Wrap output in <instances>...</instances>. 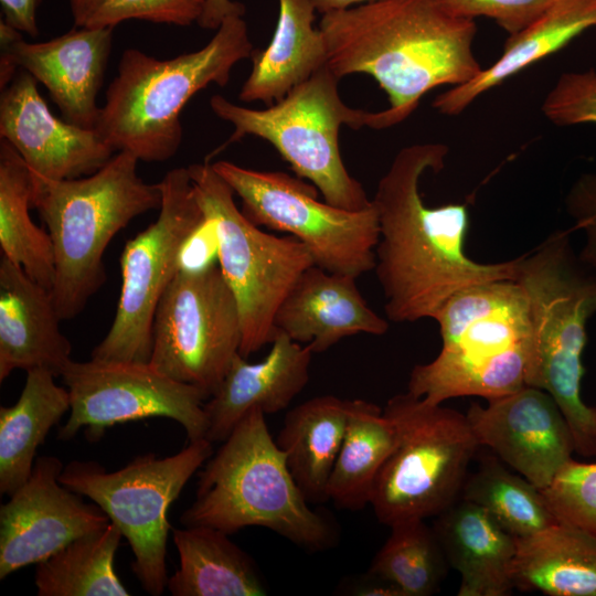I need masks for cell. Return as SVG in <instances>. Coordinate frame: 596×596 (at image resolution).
<instances>
[{
	"instance_id": "d4e9b609",
	"label": "cell",
	"mask_w": 596,
	"mask_h": 596,
	"mask_svg": "<svg viewBox=\"0 0 596 596\" xmlns=\"http://www.w3.org/2000/svg\"><path fill=\"white\" fill-rule=\"evenodd\" d=\"M274 36L264 51H253V67L243 83L242 102L260 100L270 106L327 66L323 34L315 26L311 0H278Z\"/></svg>"
},
{
	"instance_id": "74e56055",
	"label": "cell",
	"mask_w": 596,
	"mask_h": 596,
	"mask_svg": "<svg viewBox=\"0 0 596 596\" xmlns=\"http://www.w3.org/2000/svg\"><path fill=\"white\" fill-rule=\"evenodd\" d=\"M454 17L473 20L492 19L510 35L535 21L552 0H435Z\"/></svg>"
},
{
	"instance_id": "ffe728a7",
	"label": "cell",
	"mask_w": 596,
	"mask_h": 596,
	"mask_svg": "<svg viewBox=\"0 0 596 596\" xmlns=\"http://www.w3.org/2000/svg\"><path fill=\"white\" fill-rule=\"evenodd\" d=\"M309 345L277 330L268 354L249 363L237 353L217 390L205 401V438L223 441L252 408L274 414L289 406L309 380Z\"/></svg>"
},
{
	"instance_id": "f35d334b",
	"label": "cell",
	"mask_w": 596,
	"mask_h": 596,
	"mask_svg": "<svg viewBox=\"0 0 596 596\" xmlns=\"http://www.w3.org/2000/svg\"><path fill=\"white\" fill-rule=\"evenodd\" d=\"M565 204L575 228L585 235V245L578 256L596 268V173L582 174L567 193Z\"/></svg>"
},
{
	"instance_id": "1f68e13d",
	"label": "cell",
	"mask_w": 596,
	"mask_h": 596,
	"mask_svg": "<svg viewBox=\"0 0 596 596\" xmlns=\"http://www.w3.org/2000/svg\"><path fill=\"white\" fill-rule=\"evenodd\" d=\"M123 534L111 521L38 563L39 596H127L114 560Z\"/></svg>"
},
{
	"instance_id": "603a6c76",
	"label": "cell",
	"mask_w": 596,
	"mask_h": 596,
	"mask_svg": "<svg viewBox=\"0 0 596 596\" xmlns=\"http://www.w3.org/2000/svg\"><path fill=\"white\" fill-rule=\"evenodd\" d=\"M433 530L450 567L461 576L458 596H507L512 593L515 538L481 507L458 499L436 517Z\"/></svg>"
},
{
	"instance_id": "7bdbcfd3",
	"label": "cell",
	"mask_w": 596,
	"mask_h": 596,
	"mask_svg": "<svg viewBox=\"0 0 596 596\" xmlns=\"http://www.w3.org/2000/svg\"><path fill=\"white\" fill-rule=\"evenodd\" d=\"M352 592L354 595L362 596H403L396 586L369 573Z\"/></svg>"
},
{
	"instance_id": "60d3db41",
	"label": "cell",
	"mask_w": 596,
	"mask_h": 596,
	"mask_svg": "<svg viewBox=\"0 0 596 596\" xmlns=\"http://www.w3.org/2000/svg\"><path fill=\"white\" fill-rule=\"evenodd\" d=\"M4 22L31 36L39 34L36 10L41 0H0Z\"/></svg>"
},
{
	"instance_id": "44dd1931",
	"label": "cell",
	"mask_w": 596,
	"mask_h": 596,
	"mask_svg": "<svg viewBox=\"0 0 596 596\" xmlns=\"http://www.w3.org/2000/svg\"><path fill=\"white\" fill-rule=\"evenodd\" d=\"M350 275L311 265L296 279L275 315V327L321 353L341 339L387 332V321L369 306Z\"/></svg>"
},
{
	"instance_id": "7402d4cb",
	"label": "cell",
	"mask_w": 596,
	"mask_h": 596,
	"mask_svg": "<svg viewBox=\"0 0 596 596\" xmlns=\"http://www.w3.org/2000/svg\"><path fill=\"white\" fill-rule=\"evenodd\" d=\"M52 291L21 267L0 259V382L14 370L45 369L61 376L72 361Z\"/></svg>"
},
{
	"instance_id": "836d02e7",
	"label": "cell",
	"mask_w": 596,
	"mask_h": 596,
	"mask_svg": "<svg viewBox=\"0 0 596 596\" xmlns=\"http://www.w3.org/2000/svg\"><path fill=\"white\" fill-rule=\"evenodd\" d=\"M448 567L433 528L424 519H409L391 525L368 573L390 582L403 596H430L438 592Z\"/></svg>"
},
{
	"instance_id": "4316f807",
	"label": "cell",
	"mask_w": 596,
	"mask_h": 596,
	"mask_svg": "<svg viewBox=\"0 0 596 596\" xmlns=\"http://www.w3.org/2000/svg\"><path fill=\"white\" fill-rule=\"evenodd\" d=\"M179 567L168 578L173 596H263L267 594L252 557L227 533L211 526L173 529Z\"/></svg>"
},
{
	"instance_id": "7a4b0ae2",
	"label": "cell",
	"mask_w": 596,
	"mask_h": 596,
	"mask_svg": "<svg viewBox=\"0 0 596 596\" xmlns=\"http://www.w3.org/2000/svg\"><path fill=\"white\" fill-rule=\"evenodd\" d=\"M328 67L363 73L387 94L382 128L405 120L435 87L461 85L483 68L473 53L477 25L435 0H375L322 14Z\"/></svg>"
},
{
	"instance_id": "30bf717a",
	"label": "cell",
	"mask_w": 596,
	"mask_h": 596,
	"mask_svg": "<svg viewBox=\"0 0 596 596\" xmlns=\"http://www.w3.org/2000/svg\"><path fill=\"white\" fill-rule=\"evenodd\" d=\"M212 444L206 438L190 440L172 456L146 454L110 472L93 460H72L58 477L62 485L89 498L118 526L134 553L131 568L152 596L163 593L169 578L168 509L212 456Z\"/></svg>"
},
{
	"instance_id": "b9f144b4",
	"label": "cell",
	"mask_w": 596,
	"mask_h": 596,
	"mask_svg": "<svg viewBox=\"0 0 596 596\" xmlns=\"http://www.w3.org/2000/svg\"><path fill=\"white\" fill-rule=\"evenodd\" d=\"M245 6L233 0H205L204 9L198 20L203 29L216 30L230 15H244Z\"/></svg>"
},
{
	"instance_id": "8d00e7d4",
	"label": "cell",
	"mask_w": 596,
	"mask_h": 596,
	"mask_svg": "<svg viewBox=\"0 0 596 596\" xmlns=\"http://www.w3.org/2000/svg\"><path fill=\"white\" fill-rule=\"evenodd\" d=\"M542 111L557 126L596 124V71L563 73L544 98Z\"/></svg>"
},
{
	"instance_id": "83f0119b",
	"label": "cell",
	"mask_w": 596,
	"mask_h": 596,
	"mask_svg": "<svg viewBox=\"0 0 596 596\" xmlns=\"http://www.w3.org/2000/svg\"><path fill=\"white\" fill-rule=\"evenodd\" d=\"M45 369L26 371L18 401L0 407V492L12 494L30 477L36 449L71 408L70 393Z\"/></svg>"
},
{
	"instance_id": "277c9868",
	"label": "cell",
	"mask_w": 596,
	"mask_h": 596,
	"mask_svg": "<svg viewBox=\"0 0 596 596\" xmlns=\"http://www.w3.org/2000/svg\"><path fill=\"white\" fill-rule=\"evenodd\" d=\"M253 51L243 15L227 17L202 49L169 60L127 49L94 129L114 151L166 161L182 141L184 105L212 83L227 85L234 65Z\"/></svg>"
},
{
	"instance_id": "ba28073f",
	"label": "cell",
	"mask_w": 596,
	"mask_h": 596,
	"mask_svg": "<svg viewBox=\"0 0 596 596\" xmlns=\"http://www.w3.org/2000/svg\"><path fill=\"white\" fill-rule=\"evenodd\" d=\"M339 79L327 65L266 109H252L221 95L212 96L213 113L234 127L221 149L245 136L262 138L299 177L316 185L327 203L348 211L371 206L372 200L343 163L339 132L343 125L381 129L379 111L348 106L339 95Z\"/></svg>"
},
{
	"instance_id": "8992f818",
	"label": "cell",
	"mask_w": 596,
	"mask_h": 596,
	"mask_svg": "<svg viewBox=\"0 0 596 596\" xmlns=\"http://www.w3.org/2000/svg\"><path fill=\"white\" fill-rule=\"evenodd\" d=\"M138 161L132 153L118 151L89 175L32 178L31 203L53 243L51 291L62 320L77 317L105 283L103 256L113 237L136 216L161 205L159 184L138 175Z\"/></svg>"
},
{
	"instance_id": "6da1fadb",
	"label": "cell",
	"mask_w": 596,
	"mask_h": 596,
	"mask_svg": "<svg viewBox=\"0 0 596 596\" xmlns=\"http://www.w3.org/2000/svg\"><path fill=\"white\" fill-rule=\"evenodd\" d=\"M448 151L440 142L402 148L372 199L379 219L373 270L384 295L386 317L394 322L433 319L457 291L519 276L520 256L486 264L468 257L466 204H425L421 179L428 170L439 172Z\"/></svg>"
},
{
	"instance_id": "ac0fdd59",
	"label": "cell",
	"mask_w": 596,
	"mask_h": 596,
	"mask_svg": "<svg viewBox=\"0 0 596 596\" xmlns=\"http://www.w3.org/2000/svg\"><path fill=\"white\" fill-rule=\"evenodd\" d=\"M480 446L540 489L575 453L570 426L552 396L524 386L487 406L472 403L466 413Z\"/></svg>"
},
{
	"instance_id": "9c48e42d",
	"label": "cell",
	"mask_w": 596,
	"mask_h": 596,
	"mask_svg": "<svg viewBox=\"0 0 596 596\" xmlns=\"http://www.w3.org/2000/svg\"><path fill=\"white\" fill-rule=\"evenodd\" d=\"M396 440L381 468L370 504L389 526L437 517L459 498L480 445L466 414L408 392L383 407Z\"/></svg>"
},
{
	"instance_id": "cb8c5ba5",
	"label": "cell",
	"mask_w": 596,
	"mask_h": 596,
	"mask_svg": "<svg viewBox=\"0 0 596 596\" xmlns=\"http://www.w3.org/2000/svg\"><path fill=\"white\" fill-rule=\"evenodd\" d=\"M595 25L596 0H552L535 21L509 35L502 54L493 64L470 81L437 95L433 107L448 116L461 114L480 95L563 49Z\"/></svg>"
},
{
	"instance_id": "5b68a950",
	"label": "cell",
	"mask_w": 596,
	"mask_h": 596,
	"mask_svg": "<svg viewBox=\"0 0 596 596\" xmlns=\"http://www.w3.org/2000/svg\"><path fill=\"white\" fill-rule=\"evenodd\" d=\"M199 477L195 500L180 517L184 526L227 534L262 526L313 552L337 540L330 522L309 507L259 408L246 413Z\"/></svg>"
},
{
	"instance_id": "4fadbf2b",
	"label": "cell",
	"mask_w": 596,
	"mask_h": 596,
	"mask_svg": "<svg viewBox=\"0 0 596 596\" xmlns=\"http://www.w3.org/2000/svg\"><path fill=\"white\" fill-rule=\"evenodd\" d=\"M158 184L159 215L125 244L116 315L105 338L92 350L93 359L150 361L157 306L178 273L182 242L204 219L188 168L168 171Z\"/></svg>"
},
{
	"instance_id": "7c38bea8",
	"label": "cell",
	"mask_w": 596,
	"mask_h": 596,
	"mask_svg": "<svg viewBox=\"0 0 596 596\" xmlns=\"http://www.w3.org/2000/svg\"><path fill=\"white\" fill-rule=\"evenodd\" d=\"M255 225L287 232L309 251L313 265L355 278L372 272L379 241L373 205L348 211L317 199V188L281 171H257L230 161L212 163Z\"/></svg>"
},
{
	"instance_id": "9a60e30c",
	"label": "cell",
	"mask_w": 596,
	"mask_h": 596,
	"mask_svg": "<svg viewBox=\"0 0 596 596\" xmlns=\"http://www.w3.org/2000/svg\"><path fill=\"white\" fill-rule=\"evenodd\" d=\"M71 408L58 439L73 438L82 427L91 441L107 427L148 417L178 422L189 440L205 438L206 394L196 386L178 382L150 362L71 361L62 374Z\"/></svg>"
},
{
	"instance_id": "3957f363",
	"label": "cell",
	"mask_w": 596,
	"mask_h": 596,
	"mask_svg": "<svg viewBox=\"0 0 596 596\" xmlns=\"http://www.w3.org/2000/svg\"><path fill=\"white\" fill-rule=\"evenodd\" d=\"M433 319L441 349L433 361L413 368L408 393L441 404L462 396L490 401L528 386L534 330L528 296L518 280L466 287Z\"/></svg>"
},
{
	"instance_id": "e575fe53",
	"label": "cell",
	"mask_w": 596,
	"mask_h": 596,
	"mask_svg": "<svg viewBox=\"0 0 596 596\" xmlns=\"http://www.w3.org/2000/svg\"><path fill=\"white\" fill-rule=\"evenodd\" d=\"M205 0H70L76 28H115L127 20L190 25Z\"/></svg>"
},
{
	"instance_id": "8fae6325",
	"label": "cell",
	"mask_w": 596,
	"mask_h": 596,
	"mask_svg": "<svg viewBox=\"0 0 596 596\" xmlns=\"http://www.w3.org/2000/svg\"><path fill=\"white\" fill-rule=\"evenodd\" d=\"M187 168L204 215L216 225L219 266L241 313L240 353L248 358L272 343L277 333L274 321L279 305L313 260L296 237H278L252 223L236 206L232 188L212 163Z\"/></svg>"
},
{
	"instance_id": "ab89813d",
	"label": "cell",
	"mask_w": 596,
	"mask_h": 596,
	"mask_svg": "<svg viewBox=\"0 0 596 596\" xmlns=\"http://www.w3.org/2000/svg\"><path fill=\"white\" fill-rule=\"evenodd\" d=\"M219 236L215 222L203 221L182 242L178 253V272L199 274L219 264Z\"/></svg>"
},
{
	"instance_id": "f546056e",
	"label": "cell",
	"mask_w": 596,
	"mask_h": 596,
	"mask_svg": "<svg viewBox=\"0 0 596 596\" xmlns=\"http://www.w3.org/2000/svg\"><path fill=\"white\" fill-rule=\"evenodd\" d=\"M395 440L394 424L383 408L364 400L348 401L345 433L327 485V500L354 511L370 504Z\"/></svg>"
},
{
	"instance_id": "d590c367",
	"label": "cell",
	"mask_w": 596,
	"mask_h": 596,
	"mask_svg": "<svg viewBox=\"0 0 596 596\" xmlns=\"http://www.w3.org/2000/svg\"><path fill=\"white\" fill-rule=\"evenodd\" d=\"M541 491L556 521L596 534V462L571 458Z\"/></svg>"
},
{
	"instance_id": "f1b7e54d",
	"label": "cell",
	"mask_w": 596,
	"mask_h": 596,
	"mask_svg": "<svg viewBox=\"0 0 596 596\" xmlns=\"http://www.w3.org/2000/svg\"><path fill=\"white\" fill-rule=\"evenodd\" d=\"M348 400L312 397L291 408L276 438L290 473L309 502L326 501L327 485L341 448Z\"/></svg>"
},
{
	"instance_id": "e0dca14e",
	"label": "cell",
	"mask_w": 596,
	"mask_h": 596,
	"mask_svg": "<svg viewBox=\"0 0 596 596\" xmlns=\"http://www.w3.org/2000/svg\"><path fill=\"white\" fill-rule=\"evenodd\" d=\"M113 28H74L44 42H26L21 32L0 22V87L19 68L49 91L64 120L94 129L100 107L96 96L111 51Z\"/></svg>"
},
{
	"instance_id": "ee69618b",
	"label": "cell",
	"mask_w": 596,
	"mask_h": 596,
	"mask_svg": "<svg viewBox=\"0 0 596 596\" xmlns=\"http://www.w3.org/2000/svg\"><path fill=\"white\" fill-rule=\"evenodd\" d=\"M317 12L324 14L332 11L344 10L375 0H311Z\"/></svg>"
},
{
	"instance_id": "d6986e66",
	"label": "cell",
	"mask_w": 596,
	"mask_h": 596,
	"mask_svg": "<svg viewBox=\"0 0 596 596\" xmlns=\"http://www.w3.org/2000/svg\"><path fill=\"white\" fill-rule=\"evenodd\" d=\"M0 136L19 152L33 179L89 175L114 153L95 129L55 117L38 91V81L21 68L1 89Z\"/></svg>"
},
{
	"instance_id": "5bb4252c",
	"label": "cell",
	"mask_w": 596,
	"mask_h": 596,
	"mask_svg": "<svg viewBox=\"0 0 596 596\" xmlns=\"http://www.w3.org/2000/svg\"><path fill=\"white\" fill-rule=\"evenodd\" d=\"M241 342L238 305L219 264L199 274L178 272L155 312L149 362L209 398L240 353Z\"/></svg>"
},
{
	"instance_id": "52a82bcc",
	"label": "cell",
	"mask_w": 596,
	"mask_h": 596,
	"mask_svg": "<svg viewBox=\"0 0 596 596\" xmlns=\"http://www.w3.org/2000/svg\"><path fill=\"white\" fill-rule=\"evenodd\" d=\"M534 330L528 386L549 393L566 419L575 453L596 457V406L582 400L586 323L596 313V268L574 253L567 231L520 256L519 276Z\"/></svg>"
},
{
	"instance_id": "484cf974",
	"label": "cell",
	"mask_w": 596,
	"mask_h": 596,
	"mask_svg": "<svg viewBox=\"0 0 596 596\" xmlns=\"http://www.w3.org/2000/svg\"><path fill=\"white\" fill-rule=\"evenodd\" d=\"M515 542L513 588L550 596H596V534L556 521Z\"/></svg>"
},
{
	"instance_id": "2e32d148",
	"label": "cell",
	"mask_w": 596,
	"mask_h": 596,
	"mask_svg": "<svg viewBox=\"0 0 596 596\" xmlns=\"http://www.w3.org/2000/svg\"><path fill=\"white\" fill-rule=\"evenodd\" d=\"M62 470L57 457H39L26 481L1 504L0 579L110 522L96 503L60 482Z\"/></svg>"
},
{
	"instance_id": "4dcf8cb0",
	"label": "cell",
	"mask_w": 596,
	"mask_h": 596,
	"mask_svg": "<svg viewBox=\"0 0 596 596\" xmlns=\"http://www.w3.org/2000/svg\"><path fill=\"white\" fill-rule=\"evenodd\" d=\"M33 181L19 152L0 140V247L4 257L52 290L55 257L51 236L32 221Z\"/></svg>"
},
{
	"instance_id": "d6a6232c",
	"label": "cell",
	"mask_w": 596,
	"mask_h": 596,
	"mask_svg": "<svg viewBox=\"0 0 596 596\" xmlns=\"http://www.w3.org/2000/svg\"><path fill=\"white\" fill-rule=\"evenodd\" d=\"M460 499L486 510L514 538L534 534L556 522L542 491L521 475L509 471L497 456H481L469 472Z\"/></svg>"
}]
</instances>
